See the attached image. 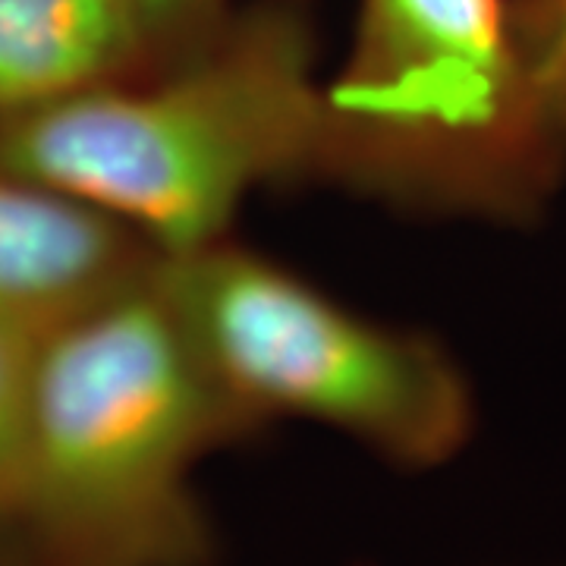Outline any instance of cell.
<instances>
[{"mask_svg": "<svg viewBox=\"0 0 566 566\" xmlns=\"http://www.w3.org/2000/svg\"><path fill=\"white\" fill-rule=\"evenodd\" d=\"M334 155L303 29L264 13L148 85H98L0 117V170L142 233L161 255L221 243L264 182Z\"/></svg>", "mask_w": 566, "mask_h": 566, "instance_id": "2", "label": "cell"}, {"mask_svg": "<svg viewBox=\"0 0 566 566\" xmlns=\"http://www.w3.org/2000/svg\"><path fill=\"white\" fill-rule=\"evenodd\" d=\"M211 7H214V0H142V13H145L151 44L189 32L196 22L208 17Z\"/></svg>", "mask_w": 566, "mask_h": 566, "instance_id": "9", "label": "cell"}, {"mask_svg": "<svg viewBox=\"0 0 566 566\" xmlns=\"http://www.w3.org/2000/svg\"><path fill=\"white\" fill-rule=\"evenodd\" d=\"M161 252L133 227L0 170V322L48 337L151 274Z\"/></svg>", "mask_w": 566, "mask_h": 566, "instance_id": "5", "label": "cell"}, {"mask_svg": "<svg viewBox=\"0 0 566 566\" xmlns=\"http://www.w3.org/2000/svg\"><path fill=\"white\" fill-rule=\"evenodd\" d=\"M148 48L142 0H0V117L120 82Z\"/></svg>", "mask_w": 566, "mask_h": 566, "instance_id": "6", "label": "cell"}, {"mask_svg": "<svg viewBox=\"0 0 566 566\" xmlns=\"http://www.w3.org/2000/svg\"><path fill=\"white\" fill-rule=\"evenodd\" d=\"M510 39L528 133L547 161L566 145V0H510Z\"/></svg>", "mask_w": 566, "mask_h": 566, "instance_id": "7", "label": "cell"}, {"mask_svg": "<svg viewBox=\"0 0 566 566\" xmlns=\"http://www.w3.org/2000/svg\"><path fill=\"white\" fill-rule=\"evenodd\" d=\"M155 281L252 416L327 424L397 465L447 463L472 397L434 340L365 322L290 271L223 243L161 255Z\"/></svg>", "mask_w": 566, "mask_h": 566, "instance_id": "3", "label": "cell"}, {"mask_svg": "<svg viewBox=\"0 0 566 566\" xmlns=\"http://www.w3.org/2000/svg\"><path fill=\"white\" fill-rule=\"evenodd\" d=\"M41 334L0 322V520H17L22 494Z\"/></svg>", "mask_w": 566, "mask_h": 566, "instance_id": "8", "label": "cell"}, {"mask_svg": "<svg viewBox=\"0 0 566 566\" xmlns=\"http://www.w3.org/2000/svg\"><path fill=\"white\" fill-rule=\"evenodd\" d=\"M334 155L501 189L545 158L528 133L510 0H363L353 51L324 85Z\"/></svg>", "mask_w": 566, "mask_h": 566, "instance_id": "4", "label": "cell"}, {"mask_svg": "<svg viewBox=\"0 0 566 566\" xmlns=\"http://www.w3.org/2000/svg\"><path fill=\"white\" fill-rule=\"evenodd\" d=\"M252 419L151 268L41 340L17 520L51 566H205L192 469Z\"/></svg>", "mask_w": 566, "mask_h": 566, "instance_id": "1", "label": "cell"}]
</instances>
